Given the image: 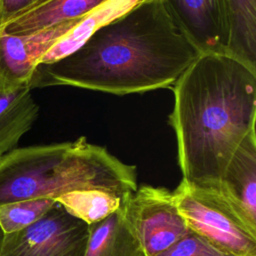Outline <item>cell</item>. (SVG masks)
I'll use <instances>...</instances> for the list:
<instances>
[{
	"mask_svg": "<svg viewBox=\"0 0 256 256\" xmlns=\"http://www.w3.org/2000/svg\"><path fill=\"white\" fill-rule=\"evenodd\" d=\"M161 0H142L98 28L79 48L39 63L30 89L72 86L115 95L172 87L198 57Z\"/></svg>",
	"mask_w": 256,
	"mask_h": 256,
	"instance_id": "cell-1",
	"label": "cell"
},
{
	"mask_svg": "<svg viewBox=\"0 0 256 256\" xmlns=\"http://www.w3.org/2000/svg\"><path fill=\"white\" fill-rule=\"evenodd\" d=\"M171 88L168 122L182 180L218 191L237 148L255 131L256 71L227 53H204Z\"/></svg>",
	"mask_w": 256,
	"mask_h": 256,
	"instance_id": "cell-2",
	"label": "cell"
},
{
	"mask_svg": "<svg viewBox=\"0 0 256 256\" xmlns=\"http://www.w3.org/2000/svg\"><path fill=\"white\" fill-rule=\"evenodd\" d=\"M137 171L85 137L15 148L0 156V205L50 198L78 189H101L128 197Z\"/></svg>",
	"mask_w": 256,
	"mask_h": 256,
	"instance_id": "cell-3",
	"label": "cell"
},
{
	"mask_svg": "<svg viewBox=\"0 0 256 256\" xmlns=\"http://www.w3.org/2000/svg\"><path fill=\"white\" fill-rule=\"evenodd\" d=\"M173 195L189 230L236 256H256V233L228 208L217 191L181 180Z\"/></svg>",
	"mask_w": 256,
	"mask_h": 256,
	"instance_id": "cell-4",
	"label": "cell"
},
{
	"mask_svg": "<svg viewBox=\"0 0 256 256\" xmlns=\"http://www.w3.org/2000/svg\"><path fill=\"white\" fill-rule=\"evenodd\" d=\"M89 226L57 201L28 227L4 234L0 256H84Z\"/></svg>",
	"mask_w": 256,
	"mask_h": 256,
	"instance_id": "cell-5",
	"label": "cell"
},
{
	"mask_svg": "<svg viewBox=\"0 0 256 256\" xmlns=\"http://www.w3.org/2000/svg\"><path fill=\"white\" fill-rule=\"evenodd\" d=\"M124 206L145 256H157L189 232L173 192L164 187L142 185L125 200Z\"/></svg>",
	"mask_w": 256,
	"mask_h": 256,
	"instance_id": "cell-6",
	"label": "cell"
},
{
	"mask_svg": "<svg viewBox=\"0 0 256 256\" xmlns=\"http://www.w3.org/2000/svg\"><path fill=\"white\" fill-rule=\"evenodd\" d=\"M168 16L199 54L227 53L230 39L226 0H161Z\"/></svg>",
	"mask_w": 256,
	"mask_h": 256,
	"instance_id": "cell-7",
	"label": "cell"
},
{
	"mask_svg": "<svg viewBox=\"0 0 256 256\" xmlns=\"http://www.w3.org/2000/svg\"><path fill=\"white\" fill-rule=\"evenodd\" d=\"M81 18L32 33L0 32V92L29 86L42 56Z\"/></svg>",
	"mask_w": 256,
	"mask_h": 256,
	"instance_id": "cell-8",
	"label": "cell"
},
{
	"mask_svg": "<svg viewBox=\"0 0 256 256\" xmlns=\"http://www.w3.org/2000/svg\"><path fill=\"white\" fill-rule=\"evenodd\" d=\"M228 208L256 233V133L251 132L231 158L217 191Z\"/></svg>",
	"mask_w": 256,
	"mask_h": 256,
	"instance_id": "cell-9",
	"label": "cell"
},
{
	"mask_svg": "<svg viewBox=\"0 0 256 256\" xmlns=\"http://www.w3.org/2000/svg\"><path fill=\"white\" fill-rule=\"evenodd\" d=\"M107 0H43L9 21L0 32L32 33L79 19Z\"/></svg>",
	"mask_w": 256,
	"mask_h": 256,
	"instance_id": "cell-10",
	"label": "cell"
},
{
	"mask_svg": "<svg viewBox=\"0 0 256 256\" xmlns=\"http://www.w3.org/2000/svg\"><path fill=\"white\" fill-rule=\"evenodd\" d=\"M88 226L84 256H145L126 217L124 203L105 219Z\"/></svg>",
	"mask_w": 256,
	"mask_h": 256,
	"instance_id": "cell-11",
	"label": "cell"
},
{
	"mask_svg": "<svg viewBox=\"0 0 256 256\" xmlns=\"http://www.w3.org/2000/svg\"><path fill=\"white\" fill-rule=\"evenodd\" d=\"M29 86L0 92V156L15 149L35 122L39 107Z\"/></svg>",
	"mask_w": 256,
	"mask_h": 256,
	"instance_id": "cell-12",
	"label": "cell"
},
{
	"mask_svg": "<svg viewBox=\"0 0 256 256\" xmlns=\"http://www.w3.org/2000/svg\"><path fill=\"white\" fill-rule=\"evenodd\" d=\"M141 1L142 0H107L83 16L67 34L42 56L39 63L53 62L72 53L98 28L121 16Z\"/></svg>",
	"mask_w": 256,
	"mask_h": 256,
	"instance_id": "cell-13",
	"label": "cell"
},
{
	"mask_svg": "<svg viewBox=\"0 0 256 256\" xmlns=\"http://www.w3.org/2000/svg\"><path fill=\"white\" fill-rule=\"evenodd\" d=\"M230 39L227 54L256 71V0H226Z\"/></svg>",
	"mask_w": 256,
	"mask_h": 256,
	"instance_id": "cell-14",
	"label": "cell"
},
{
	"mask_svg": "<svg viewBox=\"0 0 256 256\" xmlns=\"http://www.w3.org/2000/svg\"><path fill=\"white\" fill-rule=\"evenodd\" d=\"M128 197L101 189H78L59 196L56 201L69 214L91 225L117 211Z\"/></svg>",
	"mask_w": 256,
	"mask_h": 256,
	"instance_id": "cell-15",
	"label": "cell"
},
{
	"mask_svg": "<svg viewBox=\"0 0 256 256\" xmlns=\"http://www.w3.org/2000/svg\"><path fill=\"white\" fill-rule=\"evenodd\" d=\"M55 202L41 198L0 205V228L4 234L20 231L39 220Z\"/></svg>",
	"mask_w": 256,
	"mask_h": 256,
	"instance_id": "cell-16",
	"label": "cell"
},
{
	"mask_svg": "<svg viewBox=\"0 0 256 256\" xmlns=\"http://www.w3.org/2000/svg\"><path fill=\"white\" fill-rule=\"evenodd\" d=\"M157 256H236L203 236L189 230L183 237Z\"/></svg>",
	"mask_w": 256,
	"mask_h": 256,
	"instance_id": "cell-17",
	"label": "cell"
},
{
	"mask_svg": "<svg viewBox=\"0 0 256 256\" xmlns=\"http://www.w3.org/2000/svg\"><path fill=\"white\" fill-rule=\"evenodd\" d=\"M43 0H0V31L13 18Z\"/></svg>",
	"mask_w": 256,
	"mask_h": 256,
	"instance_id": "cell-18",
	"label": "cell"
},
{
	"mask_svg": "<svg viewBox=\"0 0 256 256\" xmlns=\"http://www.w3.org/2000/svg\"><path fill=\"white\" fill-rule=\"evenodd\" d=\"M3 237H4V233L0 228V252H1V247H2V242H3Z\"/></svg>",
	"mask_w": 256,
	"mask_h": 256,
	"instance_id": "cell-19",
	"label": "cell"
}]
</instances>
